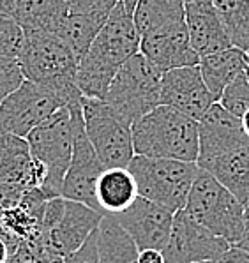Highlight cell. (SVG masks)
I'll return each mask as SVG.
<instances>
[{"label": "cell", "mask_w": 249, "mask_h": 263, "mask_svg": "<svg viewBox=\"0 0 249 263\" xmlns=\"http://www.w3.org/2000/svg\"><path fill=\"white\" fill-rule=\"evenodd\" d=\"M16 0H0V16H13Z\"/></svg>", "instance_id": "obj_36"}, {"label": "cell", "mask_w": 249, "mask_h": 263, "mask_svg": "<svg viewBox=\"0 0 249 263\" xmlns=\"http://www.w3.org/2000/svg\"><path fill=\"white\" fill-rule=\"evenodd\" d=\"M87 138L104 168H127L135 157L131 125L110 108L104 99L82 97Z\"/></svg>", "instance_id": "obj_8"}, {"label": "cell", "mask_w": 249, "mask_h": 263, "mask_svg": "<svg viewBox=\"0 0 249 263\" xmlns=\"http://www.w3.org/2000/svg\"><path fill=\"white\" fill-rule=\"evenodd\" d=\"M184 210L205 228L237 246L244 230V203L205 170L198 168Z\"/></svg>", "instance_id": "obj_4"}, {"label": "cell", "mask_w": 249, "mask_h": 263, "mask_svg": "<svg viewBox=\"0 0 249 263\" xmlns=\"http://www.w3.org/2000/svg\"><path fill=\"white\" fill-rule=\"evenodd\" d=\"M46 168L32 156L27 138L0 133V207L11 209L29 189H41Z\"/></svg>", "instance_id": "obj_10"}, {"label": "cell", "mask_w": 249, "mask_h": 263, "mask_svg": "<svg viewBox=\"0 0 249 263\" xmlns=\"http://www.w3.org/2000/svg\"><path fill=\"white\" fill-rule=\"evenodd\" d=\"M138 185L127 168H104L95 185V198L103 214H119L138 198Z\"/></svg>", "instance_id": "obj_21"}, {"label": "cell", "mask_w": 249, "mask_h": 263, "mask_svg": "<svg viewBox=\"0 0 249 263\" xmlns=\"http://www.w3.org/2000/svg\"><path fill=\"white\" fill-rule=\"evenodd\" d=\"M246 64H247L246 51L230 46L226 50L218 51V53L200 57L198 67L207 88L214 96V99L218 101L221 92L224 90V87L246 71Z\"/></svg>", "instance_id": "obj_20"}, {"label": "cell", "mask_w": 249, "mask_h": 263, "mask_svg": "<svg viewBox=\"0 0 249 263\" xmlns=\"http://www.w3.org/2000/svg\"><path fill=\"white\" fill-rule=\"evenodd\" d=\"M101 217L103 212H98L85 203L66 200L59 219L41 230L39 242L46 249L66 258L85 244L87 238L98 230Z\"/></svg>", "instance_id": "obj_13"}, {"label": "cell", "mask_w": 249, "mask_h": 263, "mask_svg": "<svg viewBox=\"0 0 249 263\" xmlns=\"http://www.w3.org/2000/svg\"><path fill=\"white\" fill-rule=\"evenodd\" d=\"M216 263H249V253L239 248V246H230L216 260Z\"/></svg>", "instance_id": "obj_33"}, {"label": "cell", "mask_w": 249, "mask_h": 263, "mask_svg": "<svg viewBox=\"0 0 249 263\" xmlns=\"http://www.w3.org/2000/svg\"><path fill=\"white\" fill-rule=\"evenodd\" d=\"M64 263H101L98 253V240H95V232L85 240V244L74 253L67 254L64 258Z\"/></svg>", "instance_id": "obj_31"}, {"label": "cell", "mask_w": 249, "mask_h": 263, "mask_svg": "<svg viewBox=\"0 0 249 263\" xmlns=\"http://www.w3.org/2000/svg\"><path fill=\"white\" fill-rule=\"evenodd\" d=\"M196 263H216L214 260H207V261H196Z\"/></svg>", "instance_id": "obj_41"}, {"label": "cell", "mask_w": 249, "mask_h": 263, "mask_svg": "<svg viewBox=\"0 0 249 263\" xmlns=\"http://www.w3.org/2000/svg\"><path fill=\"white\" fill-rule=\"evenodd\" d=\"M7 263H64V258L46 249L41 242H22L9 253Z\"/></svg>", "instance_id": "obj_29"}, {"label": "cell", "mask_w": 249, "mask_h": 263, "mask_svg": "<svg viewBox=\"0 0 249 263\" xmlns=\"http://www.w3.org/2000/svg\"><path fill=\"white\" fill-rule=\"evenodd\" d=\"M131 133L135 156L198 161V122L170 106H156L131 125Z\"/></svg>", "instance_id": "obj_2"}, {"label": "cell", "mask_w": 249, "mask_h": 263, "mask_svg": "<svg viewBox=\"0 0 249 263\" xmlns=\"http://www.w3.org/2000/svg\"><path fill=\"white\" fill-rule=\"evenodd\" d=\"M186 25L191 46L200 57L218 53L232 46L212 0L186 2Z\"/></svg>", "instance_id": "obj_18"}, {"label": "cell", "mask_w": 249, "mask_h": 263, "mask_svg": "<svg viewBox=\"0 0 249 263\" xmlns=\"http://www.w3.org/2000/svg\"><path fill=\"white\" fill-rule=\"evenodd\" d=\"M237 246L249 253V201L244 205V230H242V235H240V240L237 242Z\"/></svg>", "instance_id": "obj_35"}, {"label": "cell", "mask_w": 249, "mask_h": 263, "mask_svg": "<svg viewBox=\"0 0 249 263\" xmlns=\"http://www.w3.org/2000/svg\"><path fill=\"white\" fill-rule=\"evenodd\" d=\"M230 244L195 221L186 210L174 214L170 238L163 249L164 263H196L218 260Z\"/></svg>", "instance_id": "obj_12"}, {"label": "cell", "mask_w": 249, "mask_h": 263, "mask_svg": "<svg viewBox=\"0 0 249 263\" xmlns=\"http://www.w3.org/2000/svg\"><path fill=\"white\" fill-rule=\"evenodd\" d=\"M132 20L140 37L186 22L184 0H138Z\"/></svg>", "instance_id": "obj_24"}, {"label": "cell", "mask_w": 249, "mask_h": 263, "mask_svg": "<svg viewBox=\"0 0 249 263\" xmlns=\"http://www.w3.org/2000/svg\"><path fill=\"white\" fill-rule=\"evenodd\" d=\"M212 103H216V99L203 82L198 66L163 72L159 104L174 108L198 122Z\"/></svg>", "instance_id": "obj_15"}, {"label": "cell", "mask_w": 249, "mask_h": 263, "mask_svg": "<svg viewBox=\"0 0 249 263\" xmlns=\"http://www.w3.org/2000/svg\"><path fill=\"white\" fill-rule=\"evenodd\" d=\"M161 78L163 71L138 51L119 67L104 101L124 122L132 125L159 106Z\"/></svg>", "instance_id": "obj_5"}, {"label": "cell", "mask_w": 249, "mask_h": 263, "mask_svg": "<svg viewBox=\"0 0 249 263\" xmlns=\"http://www.w3.org/2000/svg\"><path fill=\"white\" fill-rule=\"evenodd\" d=\"M9 260V248H7L6 242L0 238V263H7Z\"/></svg>", "instance_id": "obj_37"}, {"label": "cell", "mask_w": 249, "mask_h": 263, "mask_svg": "<svg viewBox=\"0 0 249 263\" xmlns=\"http://www.w3.org/2000/svg\"><path fill=\"white\" fill-rule=\"evenodd\" d=\"M136 263H164L163 251L159 249H142L138 253V261Z\"/></svg>", "instance_id": "obj_34"}, {"label": "cell", "mask_w": 249, "mask_h": 263, "mask_svg": "<svg viewBox=\"0 0 249 263\" xmlns=\"http://www.w3.org/2000/svg\"><path fill=\"white\" fill-rule=\"evenodd\" d=\"M244 74H246V78L249 82V53H247V64H246V71H244Z\"/></svg>", "instance_id": "obj_40"}, {"label": "cell", "mask_w": 249, "mask_h": 263, "mask_svg": "<svg viewBox=\"0 0 249 263\" xmlns=\"http://www.w3.org/2000/svg\"><path fill=\"white\" fill-rule=\"evenodd\" d=\"M69 110L73 113L74 120V147L69 168H67L62 180L60 196L66 198V200L85 203L94 210H98V212H103L98 203V198H95V185H98L101 173L104 172V164L101 163L92 143L87 138L82 113V101L69 104Z\"/></svg>", "instance_id": "obj_11"}, {"label": "cell", "mask_w": 249, "mask_h": 263, "mask_svg": "<svg viewBox=\"0 0 249 263\" xmlns=\"http://www.w3.org/2000/svg\"><path fill=\"white\" fill-rule=\"evenodd\" d=\"M140 53L163 72L177 67L198 66L200 55L189 41L186 22L143 35L140 41Z\"/></svg>", "instance_id": "obj_16"}, {"label": "cell", "mask_w": 249, "mask_h": 263, "mask_svg": "<svg viewBox=\"0 0 249 263\" xmlns=\"http://www.w3.org/2000/svg\"><path fill=\"white\" fill-rule=\"evenodd\" d=\"M200 152L196 164H202L234 147L247 143L249 138L242 129L239 117L232 115L216 101L198 120Z\"/></svg>", "instance_id": "obj_17"}, {"label": "cell", "mask_w": 249, "mask_h": 263, "mask_svg": "<svg viewBox=\"0 0 249 263\" xmlns=\"http://www.w3.org/2000/svg\"><path fill=\"white\" fill-rule=\"evenodd\" d=\"M64 106H67V101L53 88L23 80L0 103V133L27 138L32 129Z\"/></svg>", "instance_id": "obj_9"}, {"label": "cell", "mask_w": 249, "mask_h": 263, "mask_svg": "<svg viewBox=\"0 0 249 263\" xmlns=\"http://www.w3.org/2000/svg\"><path fill=\"white\" fill-rule=\"evenodd\" d=\"M98 253L101 263H136L138 261V246L129 233L120 226L113 214H103L95 230Z\"/></svg>", "instance_id": "obj_22"}, {"label": "cell", "mask_w": 249, "mask_h": 263, "mask_svg": "<svg viewBox=\"0 0 249 263\" xmlns=\"http://www.w3.org/2000/svg\"><path fill=\"white\" fill-rule=\"evenodd\" d=\"M110 13L111 9H99L92 11V13H73V11H69L55 34L66 41L67 46L78 57V60H82V57L87 53L95 35L99 34V30L106 23Z\"/></svg>", "instance_id": "obj_25"}, {"label": "cell", "mask_w": 249, "mask_h": 263, "mask_svg": "<svg viewBox=\"0 0 249 263\" xmlns=\"http://www.w3.org/2000/svg\"><path fill=\"white\" fill-rule=\"evenodd\" d=\"M69 13L66 0H16L13 18L23 32H55Z\"/></svg>", "instance_id": "obj_23"}, {"label": "cell", "mask_w": 249, "mask_h": 263, "mask_svg": "<svg viewBox=\"0 0 249 263\" xmlns=\"http://www.w3.org/2000/svg\"><path fill=\"white\" fill-rule=\"evenodd\" d=\"M23 80H25V76H23L18 59L0 57V103L11 92H14L23 83Z\"/></svg>", "instance_id": "obj_30"}, {"label": "cell", "mask_w": 249, "mask_h": 263, "mask_svg": "<svg viewBox=\"0 0 249 263\" xmlns=\"http://www.w3.org/2000/svg\"><path fill=\"white\" fill-rule=\"evenodd\" d=\"M73 13H92L99 9H113L117 0H66Z\"/></svg>", "instance_id": "obj_32"}, {"label": "cell", "mask_w": 249, "mask_h": 263, "mask_svg": "<svg viewBox=\"0 0 249 263\" xmlns=\"http://www.w3.org/2000/svg\"><path fill=\"white\" fill-rule=\"evenodd\" d=\"M18 62L25 80L53 88L67 101V106L82 101L83 94L76 87L80 60L57 34L27 32Z\"/></svg>", "instance_id": "obj_3"}, {"label": "cell", "mask_w": 249, "mask_h": 263, "mask_svg": "<svg viewBox=\"0 0 249 263\" xmlns=\"http://www.w3.org/2000/svg\"><path fill=\"white\" fill-rule=\"evenodd\" d=\"M198 168L210 173L244 205L249 201V141L198 164Z\"/></svg>", "instance_id": "obj_19"}, {"label": "cell", "mask_w": 249, "mask_h": 263, "mask_svg": "<svg viewBox=\"0 0 249 263\" xmlns=\"http://www.w3.org/2000/svg\"><path fill=\"white\" fill-rule=\"evenodd\" d=\"M218 103L232 115L242 119V115L249 110V82L246 74H239L234 82H230L221 92Z\"/></svg>", "instance_id": "obj_27"}, {"label": "cell", "mask_w": 249, "mask_h": 263, "mask_svg": "<svg viewBox=\"0 0 249 263\" xmlns=\"http://www.w3.org/2000/svg\"><path fill=\"white\" fill-rule=\"evenodd\" d=\"M122 4H124V7H126L127 13L132 14V11H135V7H136V4H138V0H122Z\"/></svg>", "instance_id": "obj_39"}, {"label": "cell", "mask_w": 249, "mask_h": 263, "mask_svg": "<svg viewBox=\"0 0 249 263\" xmlns=\"http://www.w3.org/2000/svg\"><path fill=\"white\" fill-rule=\"evenodd\" d=\"M127 170L138 185V194L170 209L182 210L198 172V164L177 159L135 156Z\"/></svg>", "instance_id": "obj_6"}, {"label": "cell", "mask_w": 249, "mask_h": 263, "mask_svg": "<svg viewBox=\"0 0 249 263\" xmlns=\"http://www.w3.org/2000/svg\"><path fill=\"white\" fill-rule=\"evenodd\" d=\"M232 46L249 53V0H212Z\"/></svg>", "instance_id": "obj_26"}, {"label": "cell", "mask_w": 249, "mask_h": 263, "mask_svg": "<svg viewBox=\"0 0 249 263\" xmlns=\"http://www.w3.org/2000/svg\"><path fill=\"white\" fill-rule=\"evenodd\" d=\"M138 28L132 14L117 0L106 23L95 35L76 71V87L85 97L104 99L119 67L140 51Z\"/></svg>", "instance_id": "obj_1"}, {"label": "cell", "mask_w": 249, "mask_h": 263, "mask_svg": "<svg viewBox=\"0 0 249 263\" xmlns=\"http://www.w3.org/2000/svg\"><path fill=\"white\" fill-rule=\"evenodd\" d=\"M240 122H242V129H244V133H246V136L249 138V110L242 115V119H240Z\"/></svg>", "instance_id": "obj_38"}, {"label": "cell", "mask_w": 249, "mask_h": 263, "mask_svg": "<svg viewBox=\"0 0 249 263\" xmlns=\"http://www.w3.org/2000/svg\"><path fill=\"white\" fill-rule=\"evenodd\" d=\"M184 2H193V0H184Z\"/></svg>", "instance_id": "obj_42"}, {"label": "cell", "mask_w": 249, "mask_h": 263, "mask_svg": "<svg viewBox=\"0 0 249 263\" xmlns=\"http://www.w3.org/2000/svg\"><path fill=\"white\" fill-rule=\"evenodd\" d=\"M25 44V32L13 16H0V57L18 59Z\"/></svg>", "instance_id": "obj_28"}, {"label": "cell", "mask_w": 249, "mask_h": 263, "mask_svg": "<svg viewBox=\"0 0 249 263\" xmlns=\"http://www.w3.org/2000/svg\"><path fill=\"white\" fill-rule=\"evenodd\" d=\"M174 214L170 209L138 196L126 210L113 214L124 230L131 235L138 249L163 251L170 238Z\"/></svg>", "instance_id": "obj_14"}, {"label": "cell", "mask_w": 249, "mask_h": 263, "mask_svg": "<svg viewBox=\"0 0 249 263\" xmlns=\"http://www.w3.org/2000/svg\"><path fill=\"white\" fill-rule=\"evenodd\" d=\"M30 152L46 168V182L41 187L46 198L60 196L62 180L69 168L74 147V120L69 106H64L27 135Z\"/></svg>", "instance_id": "obj_7"}]
</instances>
